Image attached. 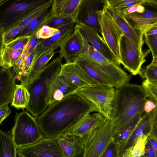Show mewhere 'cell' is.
I'll return each instance as SVG.
<instances>
[{
	"label": "cell",
	"instance_id": "obj_20",
	"mask_svg": "<svg viewBox=\"0 0 157 157\" xmlns=\"http://www.w3.org/2000/svg\"><path fill=\"white\" fill-rule=\"evenodd\" d=\"M107 120L98 112L92 114L89 113L66 132L70 133L83 139Z\"/></svg>",
	"mask_w": 157,
	"mask_h": 157
},
{
	"label": "cell",
	"instance_id": "obj_52",
	"mask_svg": "<svg viewBox=\"0 0 157 157\" xmlns=\"http://www.w3.org/2000/svg\"><path fill=\"white\" fill-rule=\"evenodd\" d=\"M78 157H83V153L81 154L80 155H79V156H78Z\"/></svg>",
	"mask_w": 157,
	"mask_h": 157
},
{
	"label": "cell",
	"instance_id": "obj_11",
	"mask_svg": "<svg viewBox=\"0 0 157 157\" xmlns=\"http://www.w3.org/2000/svg\"><path fill=\"white\" fill-rule=\"evenodd\" d=\"M17 150L25 157H65L57 139L44 137L33 144L17 148Z\"/></svg>",
	"mask_w": 157,
	"mask_h": 157
},
{
	"label": "cell",
	"instance_id": "obj_33",
	"mask_svg": "<svg viewBox=\"0 0 157 157\" xmlns=\"http://www.w3.org/2000/svg\"><path fill=\"white\" fill-rule=\"evenodd\" d=\"M147 136L143 135L139 138L135 144L125 150L121 157H141L144 154Z\"/></svg>",
	"mask_w": 157,
	"mask_h": 157
},
{
	"label": "cell",
	"instance_id": "obj_26",
	"mask_svg": "<svg viewBox=\"0 0 157 157\" xmlns=\"http://www.w3.org/2000/svg\"><path fill=\"white\" fill-rule=\"evenodd\" d=\"M17 150L11 132L0 130V157H17Z\"/></svg>",
	"mask_w": 157,
	"mask_h": 157
},
{
	"label": "cell",
	"instance_id": "obj_3",
	"mask_svg": "<svg viewBox=\"0 0 157 157\" xmlns=\"http://www.w3.org/2000/svg\"><path fill=\"white\" fill-rule=\"evenodd\" d=\"M62 58L59 56L56 58L25 86L30 94L29 101L26 109L36 118L49 105L50 86L59 74L62 64Z\"/></svg>",
	"mask_w": 157,
	"mask_h": 157
},
{
	"label": "cell",
	"instance_id": "obj_38",
	"mask_svg": "<svg viewBox=\"0 0 157 157\" xmlns=\"http://www.w3.org/2000/svg\"><path fill=\"white\" fill-rule=\"evenodd\" d=\"M72 20H73L71 18L55 17L52 16L45 25L58 29Z\"/></svg>",
	"mask_w": 157,
	"mask_h": 157
},
{
	"label": "cell",
	"instance_id": "obj_19",
	"mask_svg": "<svg viewBox=\"0 0 157 157\" xmlns=\"http://www.w3.org/2000/svg\"><path fill=\"white\" fill-rule=\"evenodd\" d=\"M124 18L133 28L143 35L150 28L157 26L156 12L146 10L143 13L136 12L124 15Z\"/></svg>",
	"mask_w": 157,
	"mask_h": 157
},
{
	"label": "cell",
	"instance_id": "obj_43",
	"mask_svg": "<svg viewBox=\"0 0 157 157\" xmlns=\"http://www.w3.org/2000/svg\"><path fill=\"white\" fill-rule=\"evenodd\" d=\"M157 108V101L148 98L145 102L143 108V112L148 114Z\"/></svg>",
	"mask_w": 157,
	"mask_h": 157
},
{
	"label": "cell",
	"instance_id": "obj_50",
	"mask_svg": "<svg viewBox=\"0 0 157 157\" xmlns=\"http://www.w3.org/2000/svg\"><path fill=\"white\" fill-rule=\"evenodd\" d=\"M145 11V7L140 4L138 6L136 12L140 13H144Z\"/></svg>",
	"mask_w": 157,
	"mask_h": 157
},
{
	"label": "cell",
	"instance_id": "obj_7",
	"mask_svg": "<svg viewBox=\"0 0 157 157\" xmlns=\"http://www.w3.org/2000/svg\"><path fill=\"white\" fill-rule=\"evenodd\" d=\"M83 41L84 49L82 53L90 58L108 77L114 88H118L128 83L132 77V75L128 74L116 62L108 60L89 43L83 39Z\"/></svg>",
	"mask_w": 157,
	"mask_h": 157
},
{
	"label": "cell",
	"instance_id": "obj_30",
	"mask_svg": "<svg viewBox=\"0 0 157 157\" xmlns=\"http://www.w3.org/2000/svg\"><path fill=\"white\" fill-rule=\"evenodd\" d=\"M143 113L136 114L121 130L114 134L113 140L115 142L120 145L128 138L140 120Z\"/></svg>",
	"mask_w": 157,
	"mask_h": 157
},
{
	"label": "cell",
	"instance_id": "obj_17",
	"mask_svg": "<svg viewBox=\"0 0 157 157\" xmlns=\"http://www.w3.org/2000/svg\"><path fill=\"white\" fill-rule=\"evenodd\" d=\"M75 23L76 22L72 20L59 29V32L51 37L46 39H41L40 43L35 48L33 61L42 54L50 50L54 51L59 48L66 36L73 31Z\"/></svg>",
	"mask_w": 157,
	"mask_h": 157
},
{
	"label": "cell",
	"instance_id": "obj_35",
	"mask_svg": "<svg viewBox=\"0 0 157 157\" xmlns=\"http://www.w3.org/2000/svg\"><path fill=\"white\" fill-rule=\"evenodd\" d=\"M30 37L31 36H28L17 37L5 45V47L15 50L24 49L28 44Z\"/></svg>",
	"mask_w": 157,
	"mask_h": 157
},
{
	"label": "cell",
	"instance_id": "obj_23",
	"mask_svg": "<svg viewBox=\"0 0 157 157\" xmlns=\"http://www.w3.org/2000/svg\"><path fill=\"white\" fill-rule=\"evenodd\" d=\"M82 0H53L51 14L55 17H68L75 19Z\"/></svg>",
	"mask_w": 157,
	"mask_h": 157
},
{
	"label": "cell",
	"instance_id": "obj_45",
	"mask_svg": "<svg viewBox=\"0 0 157 157\" xmlns=\"http://www.w3.org/2000/svg\"><path fill=\"white\" fill-rule=\"evenodd\" d=\"M11 112L9 104H6L0 107V124L10 114Z\"/></svg>",
	"mask_w": 157,
	"mask_h": 157
},
{
	"label": "cell",
	"instance_id": "obj_13",
	"mask_svg": "<svg viewBox=\"0 0 157 157\" xmlns=\"http://www.w3.org/2000/svg\"><path fill=\"white\" fill-rule=\"evenodd\" d=\"M74 28L83 40L90 43L91 46L106 59L117 63L115 57L97 30L80 22H76Z\"/></svg>",
	"mask_w": 157,
	"mask_h": 157
},
{
	"label": "cell",
	"instance_id": "obj_8",
	"mask_svg": "<svg viewBox=\"0 0 157 157\" xmlns=\"http://www.w3.org/2000/svg\"><path fill=\"white\" fill-rule=\"evenodd\" d=\"M142 48L124 35L121 39L120 64H122L132 75H140L142 66L146 61V57L150 53L149 49L143 51Z\"/></svg>",
	"mask_w": 157,
	"mask_h": 157
},
{
	"label": "cell",
	"instance_id": "obj_46",
	"mask_svg": "<svg viewBox=\"0 0 157 157\" xmlns=\"http://www.w3.org/2000/svg\"><path fill=\"white\" fill-rule=\"evenodd\" d=\"M147 139L149 140L152 146L157 153V136L149 135L147 136Z\"/></svg>",
	"mask_w": 157,
	"mask_h": 157
},
{
	"label": "cell",
	"instance_id": "obj_51",
	"mask_svg": "<svg viewBox=\"0 0 157 157\" xmlns=\"http://www.w3.org/2000/svg\"><path fill=\"white\" fill-rule=\"evenodd\" d=\"M17 155L18 157H25L23 155L19 153H17Z\"/></svg>",
	"mask_w": 157,
	"mask_h": 157
},
{
	"label": "cell",
	"instance_id": "obj_21",
	"mask_svg": "<svg viewBox=\"0 0 157 157\" xmlns=\"http://www.w3.org/2000/svg\"><path fill=\"white\" fill-rule=\"evenodd\" d=\"M65 157H78L83 153V139L66 132L57 139Z\"/></svg>",
	"mask_w": 157,
	"mask_h": 157
},
{
	"label": "cell",
	"instance_id": "obj_6",
	"mask_svg": "<svg viewBox=\"0 0 157 157\" xmlns=\"http://www.w3.org/2000/svg\"><path fill=\"white\" fill-rule=\"evenodd\" d=\"M113 125L107 120L87 134L83 139V157H100L113 139Z\"/></svg>",
	"mask_w": 157,
	"mask_h": 157
},
{
	"label": "cell",
	"instance_id": "obj_10",
	"mask_svg": "<svg viewBox=\"0 0 157 157\" xmlns=\"http://www.w3.org/2000/svg\"><path fill=\"white\" fill-rule=\"evenodd\" d=\"M98 19L103 39L120 64L119 44L124 34L113 18L106 5L98 12Z\"/></svg>",
	"mask_w": 157,
	"mask_h": 157
},
{
	"label": "cell",
	"instance_id": "obj_34",
	"mask_svg": "<svg viewBox=\"0 0 157 157\" xmlns=\"http://www.w3.org/2000/svg\"><path fill=\"white\" fill-rule=\"evenodd\" d=\"M140 76L151 82L157 84V61L152 59L151 63L144 69L142 68Z\"/></svg>",
	"mask_w": 157,
	"mask_h": 157
},
{
	"label": "cell",
	"instance_id": "obj_9",
	"mask_svg": "<svg viewBox=\"0 0 157 157\" xmlns=\"http://www.w3.org/2000/svg\"><path fill=\"white\" fill-rule=\"evenodd\" d=\"M75 93L92 103L98 113L107 120H110L115 95L114 87L105 86H87L77 90Z\"/></svg>",
	"mask_w": 157,
	"mask_h": 157
},
{
	"label": "cell",
	"instance_id": "obj_27",
	"mask_svg": "<svg viewBox=\"0 0 157 157\" xmlns=\"http://www.w3.org/2000/svg\"><path fill=\"white\" fill-rule=\"evenodd\" d=\"M146 0H105L108 9L113 11L118 15L124 18V12L128 9L137 4H146Z\"/></svg>",
	"mask_w": 157,
	"mask_h": 157
},
{
	"label": "cell",
	"instance_id": "obj_31",
	"mask_svg": "<svg viewBox=\"0 0 157 157\" xmlns=\"http://www.w3.org/2000/svg\"><path fill=\"white\" fill-rule=\"evenodd\" d=\"M30 98V94L27 88L20 84L15 86L11 106L18 109L26 107Z\"/></svg>",
	"mask_w": 157,
	"mask_h": 157
},
{
	"label": "cell",
	"instance_id": "obj_42",
	"mask_svg": "<svg viewBox=\"0 0 157 157\" xmlns=\"http://www.w3.org/2000/svg\"><path fill=\"white\" fill-rule=\"evenodd\" d=\"M144 37V42L149 48L153 58L157 56V34Z\"/></svg>",
	"mask_w": 157,
	"mask_h": 157
},
{
	"label": "cell",
	"instance_id": "obj_53",
	"mask_svg": "<svg viewBox=\"0 0 157 157\" xmlns=\"http://www.w3.org/2000/svg\"><path fill=\"white\" fill-rule=\"evenodd\" d=\"M1 65V56H0V69L2 67Z\"/></svg>",
	"mask_w": 157,
	"mask_h": 157
},
{
	"label": "cell",
	"instance_id": "obj_47",
	"mask_svg": "<svg viewBox=\"0 0 157 157\" xmlns=\"http://www.w3.org/2000/svg\"><path fill=\"white\" fill-rule=\"evenodd\" d=\"M157 34V26L153 27L145 32L143 36H146Z\"/></svg>",
	"mask_w": 157,
	"mask_h": 157
},
{
	"label": "cell",
	"instance_id": "obj_5",
	"mask_svg": "<svg viewBox=\"0 0 157 157\" xmlns=\"http://www.w3.org/2000/svg\"><path fill=\"white\" fill-rule=\"evenodd\" d=\"M11 132L17 148L33 144L43 137L36 118L24 110L16 113Z\"/></svg>",
	"mask_w": 157,
	"mask_h": 157
},
{
	"label": "cell",
	"instance_id": "obj_29",
	"mask_svg": "<svg viewBox=\"0 0 157 157\" xmlns=\"http://www.w3.org/2000/svg\"><path fill=\"white\" fill-rule=\"evenodd\" d=\"M51 7L24 27L17 37L31 36L42 26L45 25L47 22L52 16Z\"/></svg>",
	"mask_w": 157,
	"mask_h": 157
},
{
	"label": "cell",
	"instance_id": "obj_49",
	"mask_svg": "<svg viewBox=\"0 0 157 157\" xmlns=\"http://www.w3.org/2000/svg\"><path fill=\"white\" fill-rule=\"evenodd\" d=\"M3 33L0 30V54L5 47V44L3 41Z\"/></svg>",
	"mask_w": 157,
	"mask_h": 157
},
{
	"label": "cell",
	"instance_id": "obj_54",
	"mask_svg": "<svg viewBox=\"0 0 157 157\" xmlns=\"http://www.w3.org/2000/svg\"><path fill=\"white\" fill-rule=\"evenodd\" d=\"M3 0H0V3L2 2Z\"/></svg>",
	"mask_w": 157,
	"mask_h": 157
},
{
	"label": "cell",
	"instance_id": "obj_12",
	"mask_svg": "<svg viewBox=\"0 0 157 157\" xmlns=\"http://www.w3.org/2000/svg\"><path fill=\"white\" fill-rule=\"evenodd\" d=\"M105 5V0H82L75 19L76 22L86 25L101 33L98 13Z\"/></svg>",
	"mask_w": 157,
	"mask_h": 157
},
{
	"label": "cell",
	"instance_id": "obj_25",
	"mask_svg": "<svg viewBox=\"0 0 157 157\" xmlns=\"http://www.w3.org/2000/svg\"><path fill=\"white\" fill-rule=\"evenodd\" d=\"M108 9L124 35L135 43L142 47L144 42L143 35L140 31L132 27L125 18L121 17L112 10Z\"/></svg>",
	"mask_w": 157,
	"mask_h": 157
},
{
	"label": "cell",
	"instance_id": "obj_39",
	"mask_svg": "<svg viewBox=\"0 0 157 157\" xmlns=\"http://www.w3.org/2000/svg\"><path fill=\"white\" fill-rule=\"evenodd\" d=\"M141 86L149 96V98L157 101V84L146 79L142 83Z\"/></svg>",
	"mask_w": 157,
	"mask_h": 157
},
{
	"label": "cell",
	"instance_id": "obj_40",
	"mask_svg": "<svg viewBox=\"0 0 157 157\" xmlns=\"http://www.w3.org/2000/svg\"><path fill=\"white\" fill-rule=\"evenodd\" d=\"M41 40V39L38 38L36 36V33L31 36L25 48L21 57L25 59L40 43Z\"/></svg>",
	"mask_w": 157,
	"mask_h": 157
},
{
	"label": "cell",
	"instance_id": "obj_15",
	"mask_svg": "<svg viewBox=\"0 0 157 157\" xmlns=\"http://www.w3.org/2000/svg\"><path fill=\"white\" fill-rule=\"evenodd\" d=\"M81 68L94 86H113V84L108 77L86 55L81 54L74 60Z\"/></svg>",
	"mask_w": 157,
	"mask_h": 157
},
{
	"label": "cell",
	"instance_id": "obj_32",
	"mask_svg": "<svg viewBox=\"0 0 157 157\" xmlns=\"http://www.w3.org/2000/svg\"><path fill=\"white\" fill-rule=\"evenodd\" d=\"M25 49L15 50L5 47L0 54L2 67L8 69L13 67L21 56Z\"/></svg>",
	"mask_w": 157,
	"mask_h": 157
},
{
	"label": "cell",
	"instance_id": "obj_1",
	"mask_svg": "<svg viewBox=\"0 0 157 157\" xmlns=\"http://www.w3.org/2000/svg\"><path fill=\"white\" fill-rule=\"evenodd\" d=\"M94 112L98 111L92 103L75 93L49 105L36 120L43 137L57 139Z\"/></svg>",
	"mask_w": 157,
	"mask_h": 157
},
{
	"label": "cell",
	"instance_id": "obj_18",
	"mask_svg": "<svg viewBox=\"0 0 157 157\" xmlns=\"http://www.w3.org/2000/svg\"><path fill=\"white\" fill-rule=\"evenodd\" d=\"M59 75L77 90L87 86H94L81 68L75 62L62 64Z\"/></svg>",
	"mask_w": 157,
	"mask_h": 157
},
{
	"label": "cell",
	"instance_id": "obj_2",
	"mask_svg": "<svg viewBox=\"0 0 157 157\" xmlns=\"http://www.w3.org/2000/svg\"><path fill=\"white\" fill-rule=\"evenodd\" d=\"M149 96L141 85L128 83L115 89L110 120L115 133L121 130L137 113L143 112Z\"/></svg>",
	"mask_w": 157,
	"mask_h": 157
},
{
	"label": "cell",
	"instance_id": "obj_24",
	"mask_svg": "<svg viewBox=\"0 0 157 157\" xmlns=\"http://www.w3.org/2000/svg\"><path fill=\"white\" fill-rule=\"evenodd\" d=\"M77 89L59 75L54 79L50 86L49 105L55 101L75 93Z\"/></svg>",
	"mask_w": 157,
	"mask_h": 157
},
{
	"label": "cell",
	"instance_id": "obj_16",
	"mask_svg": "<svg viewBox=\"0 0 157 157\" xmlns=\"http://www.w3.org/2000/svg\"><path fill=\"white\" fill-rule=\"evenodd\" d=\"M59 48L60 49L56 52L59 53L60 57L64 59L66 63L73 62L76 57L83 53V39L74 29L63 40Z\"/></svg>",
	"mask_w": 157,
	"mask_h": 157
},
{
	"label": "cell",
	"instance_id": "obj_28",
	"mask_svg": "<svg viewBox=\"0 0 157 157\" xmlns=\"http://www.w3.org/2000/svg\"><path fill=\"white\" fill-rule=\"evenodd\" d=\"M56 53V52L53 50L48 51L41 55L33 61L27 79L25 86L33 81Z\"/></svg>",
	"mask_w": 157,
	"mask_h": 157
},
{
	"label": "cell",
	"instance_id": "obj_22",
	"mask_svg": "<svg viewBox=\"0 0 157 157\" xmlns=\"http://www.w3.org/2000/svg\"><path fill=\"white\" fill-rule=\"evenodd\" d=\"M16 78L11 68L0 69V107L12 101Z\"/></svg>",
	"mask_w": 157,
	"mask_h": 157
},
{
	"label": "cell",
	"instance_id": "obj_37",
	"mask_svg": "<svg viewBox=\"0 0 157 157\" xmlns=\"http://www.w3.org/2000/svg\"><path fill=\"white\" fill-rule=\"evenodd\" d=\"M59 31V29H55L47 25H44L36 33V35L39 38L46 39L51 37Z\"/></svg>",
	"mask_w": 157,
	"mask_h": 157
},
{
	"label": "cell",
	"instance_id": "obj_44",
	"mask_svg": "<svg viewBox=\"0 0 157 157\" xmlns=\"http://www.w3.org/2000/svg\"><path fill=\"white\" fill-rule=\"evenodd\" d=\"M141 157H157V153L155 152L147 139L145 145L144 153Z\"/></svg>",
	"mask_w": 157,
	"mask_h": 157
},
{
	"label": "cell",
	"instance_id": "obj_4",
	"mask_svg": "<svg viewBox=\"0 0 157 157\" xmlns=\"http://www.w3.org/2000/svg\"><path fill=\"white\" fill-rule=\"evenodd\" d=\"M51 0H3L0 3V30L3 34Z\"/></svg>",
	"mask_w": 157,
	"mask_h": 157
},
{
	"label": "cell",
	"instance_id": "obj_48",
	"mask_svg": "<svg viewBox=\"0 0 157 157\" xmlns=\"http://www.w3.org/2000/svg\"><path fill=\"white\" fill-rule=\"evenodd\" d=\"M140 4H137L132 6L124 12V15L136 12L138 6Z\"/></svg>",
	"mask_w": 157,
	"mask_h": 157
},
{
	"label": "cell",
	"instance_id": "obj_41",
	"mask_svg": "<svg viewBox=\"0 0 157 157\" xmlns=\"http://www.w3.org/2000/svg\"><path fill=\"white\" fill-rule=\"evenodd\" d=\"M23 28L16 26L4 33L3 38L5 45L17 38Z\"/></svg>",
	"mask_w": 157,
	"mask_h": 157
},
{
	"label": "cell",
	"instance_id": "obj_36",
	"mask_svg": "<svg viewBox=\"0 0 157 157\" xmlns=\"http://www.w3.org/2000/svg\"><path fill=\"white\" fill-rule=\"evenodd\" d=\"M120 146V144L113 139L100 157H121Z\"/></svg>",
	"mask_w": 157,
	"mask_h": 157
},
{
	"label": "cell",
	"instance_id": "obj_14",
	"mask_svg": "<svg viewBox=\"0 0 157 157\" xmlns=\"http://www.w3.org/2000/svg\"><path fill=\"white\" fill-rule=\"evenodd\" d=\"M157 127V114L155 113H142L137 125L128 138L120 146V155L126 149L133 145L138 139L143 135L147 136L153 129Z\"/></svg>",
	"mask_w": 157,
	"mask_h": 157
}]
</instances>
